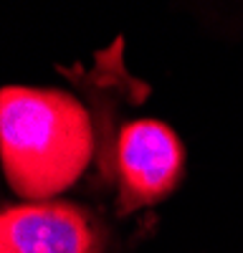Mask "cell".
<instances>
[{
  "mask_svg": "<svg viewBox=\"0 0 243 253\" xmlns=\"http://www.w3.org/2000/svg\"><path fill=\"white\" fill-rule=\"evenodd\" d=\"M0 253H104V233L71 203H23L0 210Z\"/></svg>",
  "mask_w": 243,
  "mask_h": 253,
  "instance_id": "cell-3",
  "label": "cell"
},
{
  "mask_svg": "<svg viewBox=\"0 0 243 253\" xmlns=\"http://www.w3.org/2000/svg\"><path fill=\"white\" fill-rule=\"evenodd\" d=\"M94 155V124L81 104L53 89L0 91V162L26 203L69 190Z\"/></svg>",
  "mask_w": 243,
  "mask_h": 253,
  "instance_id": "cell-1",
  "label": "cell"
},
{
  "mask_svg": "<svg viewBox=\"0 0 243 253\" xmlns=\"http://www.w3.org/2000/svg\"><path fill=\"white\" fill-rule=\"evenodd\" d=\"M104 167L117 187L122 213L167 198L185 167V150L177 134L157 119L127 122L104 155Z\"/></svg>",
  "mask_w": 243,
  "mask_h": 253,
  "instance_id": "cell-2",
  "label": "cell"
}]
</instances>
